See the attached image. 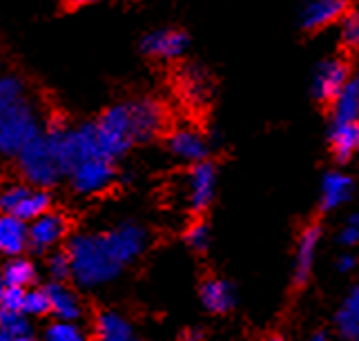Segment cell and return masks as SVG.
Here are the masks:
<instances>
[{"label":"cell","mask_w":359,"mask_h":341,"mask_svg":"<svg viewBox=\"0 0 359 341\" xmlns=\"http://www.w3.org/2000/svg\"><path fill=\"white\" fill-rule=\"evenodd\" d=\"M49 274H52L54 281H67V279L72 277V263H69V257L67 252H56L49 257Z\"/></svg>","instance_id":"30"},{"label":"cell","mask_w":359,"mask_h":341,"mask_svg":"<svg viewBox=\"0 0 359 341\" xmlns=\"http://www.w3.org/2000/svg\"><path fill=\"white\" fill-rule=\"evenodd\" d=\"M321 241V225L317 221L308 223L299 239H297V250H294V270H292V281L294 288H304L308 284V279L313 274L315 267V257H317V248Z\"/></svg>","instance_id":"10"},{"label":"cell","mask_w":359,"mask_h":341,"mask_svg":"<svg viewBox=\"0 0 359 341\" xmlns=\"http://www.w3.org/2000/svg\"><path fill=\"white\" fill-rule=\"evenodd\" d=\"M3 292H5V284L0 281V303H3Z\"/></svg>","instance_id":"39"},{"label":"cell","mask_w":359,"mask_h":341,"mask_svg":"<svg viewBox=\"0 0 359 341\" xmlns=\"http://www.w3.org/2000/svg\"><path fill=\"white\" fill-rule=\"evenodd\" d=\"M0 333L5 335H29L27 316L16 310L0 308Z\"/></svg>","instance_id":"28"},{"label":"cell","mask_w":359,"mask_h":341,"mask_svg":"<svg viewBox=\"0 0 359 341\" xmlns=\"http://www.w3.org/2000/svg\"><path fill=\"white\" fill-rule=\"evenodd\" d=\"M96 139L101 152L116 161L130 150L134 143L132 120H130V107L128 105H112L101 114V118L94 123Z\"/></svg>","instance_id":"4"},{"label":"cell","mask_w":359,"mask_h":341,"mask_svg":"<svg viewBox=\"0 0 359 341\" xmlns=\"http://www.w3.org/2000/svg\"><path fill=\"white\" fill-rule=\"evenodd\" d=\"M49 312V297L47 290H25V299H22V314L25 316H43Z\"/></svg>","instance_id":"27"},{"label":"cell","mask_w":359,"mask_h":341,"mask_svg":"<svg viewBox=\"0 0 359 341\" xmlns=\"http://www.w3.org/2000/svg\"><path fill=\"white\" fill-rule=\"evenodd\" d=\"M262 341H283V339L279 335H270V337H264Z\"/></svg>","instance_id":"38"},{"label":"cell","mask_w":359,"mask_h":341,"mask_svg":"<svg viewBox=\"0 0 359 341\" xmlns=\"http://www.w3.org/2000/svg\"><path fill=\"white\" fill-rule=\"evenodd\" d=\"M67 218L60 212H45L41 216H36L34 221L27 225V235H29V246L36 252H45L49 248L58 246L60 241L67 235Z\"/></svg>","instance_id":"11"},{"label":"cell","mask_w":359,"mask_h":341,"mask_svg":"<svg viewBox=\"0 0 359 341\" xmlns=\"http://www.w3.org/2000/svg\"><path fill=\"white\" fill-rule=\"evenodd\" d=\"M335 330L344 339H359V284L346 295L341 308L335 314Z\"/></svg>","instance_id":"22"},{"label":"cell","mask_w":359,"mask_h":341,"mask_svg":"<svg viewBox=\"0 0 359 341\" xmlns=\"http://www.w3.org/2000/svg\"><path fill=\"white\" fill-rule=\"evenodd\" d=\"M49 205H52V199H49V194L45 188H25L22 197L16 205V210L11 212L14 216L22 218V221H34L36 216H41L49 210Z\"/></svg>","instance_id":"23"},{"label":"cell","mask_w":359,"mask_h":341,"mask_svg":"<svg viewBox=\"0 0 359 341\" xmlns=\"http://www.w3.org/2000/svg\"><path fill=\"white\" fill-rule=\"evenodd\" d=\"M201 301L205 310L215 314H226L234 308V288L219 277H208L201 284Z\"/></svg>","instance_id":"19"},{"label":"cell","mask_w":359,"mask_h":341,"mask_svg":"<svg viewBox=\"0 0 359 341\" xmlns=\"http://www.w3.org/2000/svg\"><path fill=\"white\" fill-rule=\"evenodd\" d=\"M332 123H359V76L348 78L330 103Z\"/></svg>","instance_id":"20"},{"label":"cell","mask_w":359,"mask_h":341,"mask_svg":"<svg viewBox=\"0 0 359 341\" xmlns=\"http://www.w3.org/2000/svg\"><path fill=\"white\" fill-rule=\"evenodd\" d=\"M29 246L27 221L0 212V254L5 257H20V252Z\"/></svg>","instance_id":"16"},{"label":"cell","mask_w":359,"mask_h":341,"mask_svg":"<svg viewBox=\"0 0 359 341\" xmlns=\"http://www.w3.org/2000/svg\"><path fill=\"white\" fill-rule=\"evenodd\" d=\"M311 341H335V339H332V335L326 333V330H317V333L311 337Z\"/></svg>","instance_id":"36"},{"label":"cell","mask_w":359,"mask_h":341,"mask_svg":"<svg viewBox=\"0 0 359 341\" xmlns=\"http://www.w3.org/2000/svg\"><path fill=\"white\" fill-rule=\"evenodd\" d=\"M355 265H357V259L353 257L351 252L341 254V257L337 259V270L339 272H351V270H355Z\"/></svg>","instance_id":"34"},{"label":"cell","mask_w":359,"mask_h":341,"mask_svg":"<svg viewBox=\"0 0 359 341\" xmlns=\"http://www.w3.org/2000/svg\"><path fill=\"white\" fill-rule=\"evenodd\" d=\"M217 165L210 161L192 163V169L185 183V197H188V208L194 214H201L215 201L217 192Z\"/></svg>","instance_id":"6"},{"label":"cell","mask_w":359,"mask_h":341,"mask_svg":"<svg viewBox=\"0 0 359 341\" xmlns=\"http://www.w3.org/2000/svg\"><path fill=\"white\" fill-rule=\"evenodd\" d=\"M353 190H355V183L348 174L339 172H328L321 181V197H319V208L321 212H332L337 210L339 205L348 203L351 197H353Z\"/></svg>","instance_id":"15"},{"label":"cell","mask_w":359,"mask_h":341,"mask_svg":"<svg viewBox=\"0 0 359 341\" xmlns=\"http://www.w3.org/2000/svg\"><path fill=\"white\" fill-rule=\"evenodd\" d=\"M25 290H27V288H14V286H5V292H3V303H0V308L22 312V299H25Z\"/></svg>","instance_id":"33"},{"label":"cell","mask_w":359,"mask_h":341,"mask_svg":"<svg viewBox=\"0 0 359 341\" xmlns=\"http://www.w3.org/2000/svg\"><path fill=\"white\" fill-rule=\"evenodd\" d=\"M339 243L344 248H355L359 243V214H351L339 230Z\"/></svg>","instance_id":"31"},{"label":"cell","mask_w":359,"mask_h":341,"mask_svg":"<svg viewBox=\"0 0 359 341\" xmlns=\"http://www.w3.org/2000/svg\"><path fill=\"white\" fill-rule=\"evenodd\" d=\"M141 47H143V52L152 58L175 60L188 52L190 39H188V34L181 29H158V32L147 34Z\"/></svg>","instance_id":"12"},{"label":"cell","mask_w":359,"mask_h":341,"mask_svg":"<svg viewBox=\"0 0 359 341\" xmlns=\"http://www.w3.org/2000/svg\"><path fill=\"white\" fill-rule=\"evenodd\" d=\"M351 78V65L348 60L341 56L326 58L315 71L313 78V94L319 103L330 105L335 101V96L341 92V88Z\"/></svg>","instance_id":"8"},{"label":"cell","mask_w":359,"mask_h":341,"mask_svg":"<svg viewBox=\"0 0 359 341\" xmlns=\"http://www.w3.org/2000/svg\"><path fill=\"white\" fill-rule=\"evenodd\" d=\"M34 279H36V267L27 259L14 257L5 265V272H3V284L5 286L27 288V286L34 284Z\"/></svg>","instance_id":"24"},{"label":"cell","mask_w":359,"mask_h":341,"mask_svg":"<svg viewBox=\"0 0 359 341\" xmlns=\"http://www.w3.org/2000/svg\"><path fill=\"white\" fill-rule=\"evenodd\" d=\"M25 188H27V186H11V188L0 192V212H7V214L14 212L18 201H20V197H22Z\"/></svg>","instance_id":"32"},{"label":"cell","mask_w":359,"mask_h":341,"mask_svg":"<svg viewBox=\"0 0 359 341\" xmlns=\"http://www.w3.org/2000/svg\"><path fill=\"white\" fill-rule=\"evenodd\" d=\"M168 148L170 152L175 154L181 161H188V163H199L208 158V141L203 134L196 130V127H177L175 132L170 134L168 139Z\"/></svg>","instance_id":"14"},{"label":"cell","mask_w":359,"mask_h":341,"mask_svg":"<svg viewBox=\"0 0 359 341\" xmlns=\"http://www.w3.org/2000/svg\"><path fill=\"white\" fill-rule=\"evenodd\" d=\"M45 290L49 297V312H52L56 319H60V321H79L81 319L83 308H81L76 292L72 288H67L63 281H52Z\"/></svg>","instance_id":"17"},{"label":"cell","mask_w":359,"mask_h":341,"mask_svg":"<svg viewBox=\"0 0 359 341\" xmlns=\"http://www.w3.org/2000/svg\"><path fill=\"white\" fill-rule=\"evenodd\" d=\"M130 107V120H132V132H134V143L136 141H152L156 139L161 130L165 125V112L156 101L152 99H141L128 103Z\"/></svg>","instance_id":"9"},{"label":"cell","mask_w":359,"mask_h":341,"mask_svg":"<svg viewBox=\"0 0 359 341\" xmlns=\"http://www.w3.org/2000/svg\"><path fill=\"white\" fill-rule=\"evenodd\" d=\"M114 161L107 158L103 154H96L81 161L79 165H74L69 169V181L72 188L79 194H85V197H92V194L105 192L109 186L114 183Z\"/></svg>","instance_id":"5"},{"label":"cell","mask_w":359,"mask_h":341,"mask_svg":"<svg viewBox=\"0 0 359 341\" xmlns=\"http://www.w3.org/2000/svg\"><path fill=\"white\" fill-rule=\"evenodd\" d=\"M103 235H105L109 250H112V254L123 267L139 259L145 250V246H147L145 228H141L139 223H132V221L121 223V225L112 228L109 232H103Z\"/></svg>","instance_id":"7"},{"label":"cell","mask_w":359,"mask_h":341,"mask_svg":"<svg viewBox=\"0 0 359 341\" xmlns=\"http://www.w3.org/2000/svg\"><path fill=\"white\" fill-rule=\"evenodd\" d=\"M45 341H85V333L76 321H56L45 330Z\"/></svg>","instance_id":"26"},{"label":"cell","mask_w":359,"mask_h":341,"mask_svg":"<svg viewBox=\"0 0 359 341\" xmlns=\"http://www.w3.org/2000/svg\"><path fill=\"white\" fill-rule=\"evenodd\" d=\"M67 3L81 7V5H94V3H98V0H67Z\"/></svg>","instance_id":"37"},{"label":"cell","mask_w":359,"mask_h":341,"mask_svg":"<svg viewBox=\"0 0 359 341\" xmlns=\"http://www.w3.org/2000/svg\"><path fill=\"white\" fill-rule=\"evenodd\" d=\"M348 9V0H311L302 9V27L304 32L326 29L339 22Z\"/></svg>","instance_id":"13"},{"label":"cell","mask_w":359,"mask_h":341,"mask_svg":"<svg viewBox=\"0 0 359 341\" xmlns=\"http://www.w3.org/2000/svg\"><path fill=\"white\" fill-rule=\"evenodd\" d=\"M185 241L188 246L196 252H205L210 246V228L203 218H196V221L190 223V228L185 230Z\"/></svg>","instance_id":"29"},{"label":"cell","mask_w":359,"mask_h":341,"mask_svg":"<svg viewBox=\"0 0 359 341\" xmlns=\"http://www.w3.org/2000/svg\"><path fill=\"white\" fill-rule=\"evenodd\" d=\"M18 165L22 176L34 188H49L63 176V167L58 163L54 145L47 134H39L18 152Z\"/></svg>","instance_id":"2"},{"label":"cell","mask_w":359,"mask_h":341,"mask_svg":"<svg viewBox=\"0 0 359 341\" xmlns=\"http://www.w3.org/2000/svg\"><path fill=\"white\" fill-rule=\"evenodd\" d=\"M339 36L344 47L357 50L359 47V9H348L339 20Z\"/></svg>","instance_id":"25"},{"label":"cell","mask_w":359,"mask_h":341,"mask_svg":"<svg viewBox=\"0 0 359 341\" xmlns=\"http://www.w3.org/2000/svg\"><path fill=\"white\" fill-rule=\"evenodd\" d=\"M0 341H36V339H32V335H5V333H0Z\"/></svg>","instance_id":"35"},{"label":"cell","mask_w":359,"mask_h":341,"mask_svg":"<svg viewBox=\"0 0 359 341\" xmlns=\"http://www.w3.org/2000/svg\"><path fill=\"white\" fill-rule=\"evenodd\" d=\"M67 257L72 263V279L81 288L105 286L123 270L107 246L105 235H76L69 241Z\"/></svg>","instance_id":"1"},{"label":"cell","mask_w":359,"mask_h":341,"mask_svg":"<svg viewBox=\"0 0 359 341\" xmlns=\"http://www.w3.org/2000/svg\"><path fill=\"white\" fill-rule=\"evenodd\" d=\"M96 341H141L128 316L105 310L96 316Z\"/></svg>","instance_id":"18"},{"label":"cell","mask_w":359,"mask_h":341,"mask_svg":"<svg viewBox=\"0 0 359 341\" xmlns=\"http://www.w3.org/2000/svg\"><path fill=\"white\" fill-rule=\"evenodd\" d=\"M330 150L339 163L351 161L359 152V123H332L330 127Z\"/></svg>","instance_id":"21"},{"label":"cell","mask_w":359,"mask_h":341,"mask_svg":"<svg viewBox=\"0 0 359 341\" xmlns=\"http://www.w3.org/2000/svg\"><path fill=\"white\" fill-rule=\"evenodd\" d=\"M353 341H359V339H353Z\"/></svg>","instance_id":"40"},{"label":"cell","mask_w":359,"mask_h":341,"mask_svg":"<svg viewBox=\"0 0 359 341\" xmlns=\"http://www.w3.org/2000/svg\"><path fill=\"white\" fill-rule=\"evenodd\" d=\"M39 134H43L41 118L32 107V103L27 99H22L0 118V152L18 154Z\"/></svg>","instance_id":"3"}]
</instances>
